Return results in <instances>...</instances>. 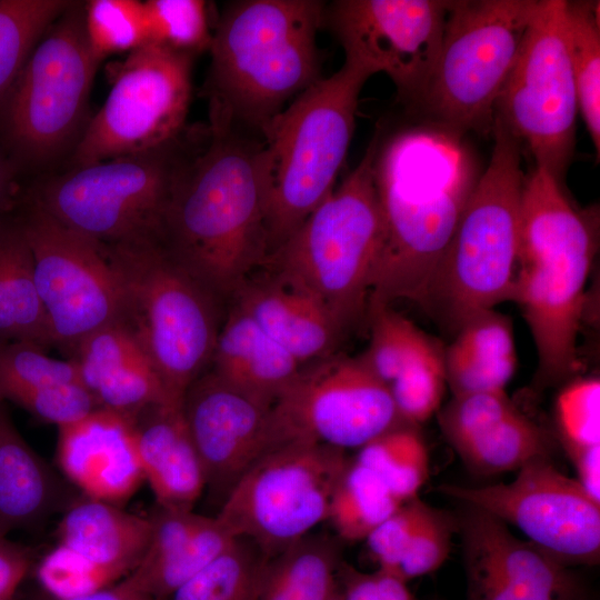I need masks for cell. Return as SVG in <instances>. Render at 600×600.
Wrapping results in <instances>:
<instances>
[{
	"label": "cell",
	"mask_w": 600,
	"mask_h": 600,
	"mask_svg": "<svg viewBox=\"0 0 600 600\" xmlns=\"http://www.w3.org/2000/svg\"><path fill=\"white\" fill-rule=\"evenodd\" d=\"M208 138L179 172L159 240L228 308L269 256L263 142L213 119Z\"/></svg>",
	"instance_id": "cell-1"
},
{
	"label": "cell",
	"mask_w": 600,
	"mask_h": 600,
	"mask_svg": "<svg viewBox=\"0 0 600 600\" xmlns=\"http://www.w3.org/2000/svg\"><path fill=\"white\" fill-rule=\"evenodd\" d=\"M477 180L462 137L439 127L403 129L379 143L373 181L383 239L369 302L421 304Z\"/></svg>",
	"instance_id": "cell-2"
},
{
	"label": "cell",
	"mask_w": 600,
	"mask_h": 600,
	"mask_svg": "<svg viewBox=\"0 0 600 600\" xmlns=\"http://www.w3.org/2000/svg\"><path fill=\"white\" fill-rule=\"evenodd\" d=\"M326 2L241 0L224 6L212 31L204 84L210 119L254 129L322 78L317 34Z\"/></svg>",
	"instance_id": "cell-3"
},
{
	"label": "cell",
	"mask_w": 600,
	"mask_h": 600,
	"mask_svg": "<svg viewBox=\"0 0 600 600\" xmlns=\"http://www.w3.org/2000/svg\"><path fill=\"white\" fill-rule=\"evenodd\" d=\"M594 223L544 169L526 174L511 300L519 303L537 353V382L552 386L576 369Z\"/></svg>",
	"instance_id": "cell-4"
},
{
	"label": "cell",
	"mask_w": 600,
	"mask_h": 600,
	"mask_svg": "<svg viewBox=\"0 0 600 600\" xmlns=\"http://www.w3.org/2000/svg\"><path fill=\"white\" fill-rule=\"evenodd\" d=\"M372 76L344 58L337 72L298 94L264 131L269 254L336 188L353 136L359 96Z\"/></svg>",
	"instance_id": "cell-5"
},
{
	"label": "cell",
	"mask_w": 600,
	"mask_h": 600,
	"mask_svg": "<svg viewBox=\"0 0 600 600\" xmlns=\"http://www.w3.org/2000/svg\"><path fill=\"white\" fill-rule=\"evenodd\" d=\"M493 149L421 306L453 331L473 314L511 300L526 174L521 144L493 121Z\"/></svg>",
	"instance_id": "cell-6"
},
{
	"label": "cell",
	"mask_w": 600,
	"mask_h": 600,
	"mask_svg": "<svg viewBox=\"0 0 600 600\" xmlns=\"http://www.w3.org/2000/svg\"><path fill=\"white\" fill-rule=\"evenodd\" d=\"M376 134L363 157L262 268L321 302L347 331L367 311L382 248L373 162Z\"/></svg>",
	"instance_id": "cell-7"
},
{
	"label": "cell",
	"mask_w": 600,
	"mask_h": 600,
	"mask_svg": "<svg viewBox=\"0 0 600 600\" xmlns=\"http://www.w3.org/2000/svg\"><path fill=\"white\" fill-rule=\"evenodd\" d=\"M103 246L122 288L121 322L144 349L168 397L182 403L211 363L228 308L160 240Z\"/></svg>",
	"instance_id": "cell-8"
},
{
	"label": "cell",
	"mask_w": 600,
	"mask_h": 600,
	"mask_svg": "<svg viewBox=\"0 0 600 600\" xmlns=\"http://www.w3.org/2000/svg\"><path fill=\"white\" fill-rule=\"evenodd\" d=\"M540 0H450L441 48L417 107L463 137L492 132L494 106Z\"/></svg>",
	"instance_id": "cell-9"
},
{
	"label": "cell",
	"mask_w": 600,
	"mask_h": 600,
	"mask_svg": "<svg viewBox=\"0 0 600 600\" xmlns=\"http://www.w3.org/2000/svg\"><path fill=\"white\" fill-rule=\"evenodd\" d=\"M101 60L91 50L83 4L72 2L43 33L0 103L1 143L18 163L39 164L77 144Z\"/></svg>",
	"instance_id": "cell-10"
},
{
	"label": "cell",
	"mask_w": 600,
	"mask_h": 600,
	"mask_svg": "<svg viewBox=\"0 0 600 600\" xmlns=\"http://www.w3.org/2000/svg\"><path fill=\"white\" fill-rule=\"evenodd\" d=\"M179 140L73 167L40 184L28 201L101 244L159 239L174 183L189 157Z\"/></svg>",
	"instance_id": "cell-11"
},
{
	"label": "cell",
	"mask_w": 600,
	"mask_h": 600,
	"mask_svg": "<svg viewBox=\"0 0 600 600\" xmlns=\"http://www.w3.org/2000/svg\"><path fill=\"white\" fill-rule=\"evenodd\" d=\"M351 459L322 443L293 440L260 456L216 516L234 538L270 558L328 520L333 490Z\"/></svg>",
	"instance_id": "cell-12"
},
{
	"label": "cell",
	"mask_w": 600,
	"mask_h": 600,
	"mask_svg": "<svg viewBox=\"0 0 600 600\" xmlns=\"http://www.w3.org/2000/svg\"><path fill=\"white\" fill-rule=\"evenodd\" d=\"M193 58L149 43L110 63L109 94L73 148V167L152 151L181 138Z\"/></svg>",
	"instance_id": "cell-13"
},
{
	"label": "cell",
	"mask_w": 600,
	"mask_h": 600,
	"mask_svg": "<svg viewBox=\"0 0 600 600\" xmlns=\"http://www.w3.org/2000/svg\"><path fill=\"white\" fill-rule=\"evenodd\" d=\"M563 0H540L499 93L494 118L562 182L576 146L578 97L562 26Z\"/></svg>",
	"instance_id": "cell-14"
},
{
	"label": "cell",
	"mask_w": 600,
	"mask_h": 600,
	"mask_svg": "<svg viewBox=\"0 0 600 600\" xmlns=\"http://www.w3.org/2000/svg\"><path fill=\"white\" fill-rule=\"evenodd\" d=\"M18 219L32 252L51 346L69 354L92 332L122 320V288L103 244L29 201Z\"/></svg>",
	"instance_id": "cell-15"
},
{
	"label": "cell",
	"mask_w": 600,
	"mask_h": 600,
	"mask_svg": "<svg viewBox=\"0 0 600 600\" xmlns=\"http://www.w3.org/2000/svg\"><path fill=\"white\" fill-rule=\"evenodd\" d=\"M400 424L389 386L361 358L333 353L302 366L276 399L272 448L307 440L346 451Z\"/></svg>",
	"instance_id": "cell-16"
},
{
	"label": "cell",
	"mask_w": 600,
	"mask_h": 600,
	"mask_svg": "<svg viewBox=\"0 0 600 600\" xmlns=\"http://www.w3.org/2000/svg\"><path fill=\"white\" fill-rule=\"evenodd\" d=\"M438 490L511 523L531 543L568 567L599 563L600 502L577 479L560 472L550 457L531 459L508 483H444Z\"/></svg>",
	"instance_id": "cell-17"
},
{
	"label": "cell",
	"mask_w": 600,
	"mask_h": 600,
	"mask_svg": "<svg viewBox=\"0 0 600 600\" xmlns=\"http://www.w3.org/2000/svg\"><path fill=\"white\" fill-rule=\"evenodd\" d=\"M448 7L447 0H337L326 4L322 27L344 58L386 73L399 99L417 109L439 57Z\"/></svg>",
	"instance_id": "cell-18"
},
{
	"label": "cell",
	"mask_w": 600,
	"mask_h": 600,
	"mask_svg": "<svg viewBox=\"0 0 600 600\" xmlns=\"http://www.w3.org/2000/svg\"><path fill=\"white\" fill-rule=\"evenodd\" d=\"M463 506L459 524L466 600H587L584 587L568 566L516 538L493 516Z\"/></svg>",
	"instance_id": "cell-19"
},
{
	"label": "cell",
	"mask_w": 600,
	"mask_h": 600,
	"mask_svg": "<svg viewBox=\"0 0 600 600\" xmlns=\"http://www.w3.org/2000/svg\"><path fill=\"white\" fill-rule=\"evenodd\" d=\"M272 406L211 369L187 389L183 417L206 487L222 501L240 476L273 446Z\"/></svg>",
	"instance_id": "cell-20"
},
{
	"label": "cell",
	"mask_w": 600,
	"mask_h": 600,
	"mask_svg": "<svg viewBox=\"0 0 600 600\" xmlns=\"http://www.w3.org/2000/svg\"><path fill=\"white\" fill-rule=\"evenodd\" d=\"M58 430V464L84 497L118 504L144 481L130 419L100 408Z\"/></svg>",
	"instance_id": "cell-21"
},
{
	"label": "cell",
	"mask_w": 600,
	"mask_h": 600,
	"mask_svg": "<svg viewBox=\"0 0 600 600\" xmlns=\"http://www.w3.org/2000/svg\"><path fill=\"white\" fill-rule=\"evenodd\" d=\"M69 359L101 409L131 419L151 404L174 402L144 349L121 321L82 339Z\"/></svg>",
	"instance_id": "cell-22"
},
{
	"label": "cell",
	"mask_w": 600,
	"mask_h": 600,
	"mask_svg": "<svg viewBox=\"0 0 600 600\" xmlns=\"http://www.w3.org/2000/svg\"><path fill=\"white\" fill-rule=\"evenodd\" d=\"M230 303L301 366L333 354L346 332L314 297L264 268L240 286Z\"/></svg>",
	"instance_id": "cell-23"
},
{
	"label": "cell",
	"mask_w": 600,
	"mask_h": 600,
	"mask_svg": "<svg viewBox=\"0 0 600 600\" xmlns=\"http://www.w3.org/2000/svg\"><path fill=\"white\" fill-rule=\"evenodd\" d=\"M144 480L159 507L192 510L206 477L182 403L151 404L130 419Z\"/></svg>",
	"instance_id": "cell-24"
},
{
	"label": "cell",
	"mask_w": 600,
	"mask_h": 600,
	"mask_svg": "<svg viewBox=\"0 0 600 600\" xmlns=\"http://www.w3.org/2000/svg\"><path fill=\"white\" fill-rule=\"evenodd\" d=\"M149 516L130 513L116 503L84 497L67 508L58 544L77 553L114 582L130 574L149 542Z\"/></svg>",
	"instance_id": "cell-25"
},
{
	"label": "cell",
	"mask_w": 600,
	"mask_h": 600,
	"mask_svg": "<svg viewBox=\"0 0 600 600\" xmlns=\"http://www.w3.org/2000/svg\"><path fill=\"white\" fill-rule=\"evenodd\" d=\"M211 370L238 389L273 404L301 364L238 306H228Z\"/></svg>",
	"instance_id": "cell-26"
},
{
	"label": "cell",
	"mask_w": 600,
	"mask_h": 600,
	"mask_svg": "<svg viewBox=\"0 0 600 600\" xmlns=\"http://www.w3.org/2000/svg\"><path fill=\"white\" fill-rule=\"evenodd\" d=\"M61 486L28 444L0 400V537L42 521L61 501Z\"/></svg>",
	"instance_id": "cell-27"
},
{
	"label": "cell",
	"mask_w": 600,
	"mask_h": 600,
	"mask_svg": "<svg viewBox=\"0 0 600 600\" xmlns=\"http://www.w3.org/2000/svg\"><path fill=\"white\" fill-rule=\"evenodd\" d=\"M0 341L51 346L33 258L18 218L0 219Z\"/></svg>",
	"instance_id": "cell-28"
},
{
	"label": "cell",
	"mask_w": 600,
	"mask_h": 600,
	"mask_svg": "<svg viewBox=\"0 0 600 600\" xmlns=\"http://www.w3.org/2000/svg\"><path fill=\"white\" fill-rule=\"evenodd\" d=\"M340 562L333 539L308 533L266 558L258 600H329L339 588Z\"/></svg>",
	"instance_id": "cell-29"
},
{
	"label": "cell",
	"mask_w": 600,
	"mask_h": 600,
	"mask_svg": "<svg viewBox=\"0 0 600 600\" xmlns=\"http://www.w3.org/2000/svg\"><path fill=\"white\" fill-rule=\"evenodd\" d=\"M599 1L562 3L566 47L574 80L579 113L600 157V14Z\"/></svg>",
	"instance_id": "cell-30"
},
{
	"label": "cell",
	"mask_w": 600,
	"mask_h": 600,
	"mask_svg": "<svg viewBox=\"0 0 600 600\" xmlns=\"http://www.w3.org/2000/svg\"><path fill=\"white\" fill-rule=\"evenodd\" d=\"M462 462L483 476L519 470L538 457H550L548 434L519 410L453 448Z\"/></svg>",
	"instance_id": "cell-31"
},
{
	"label": "cell",
	"mask_w": 600,
	"mask_h": 600,
	"mask_svg": "<svg viewBox=\"0 0 600 600\" xmlns=\"http://www.w3.org/2000/svg\"><path fill=\"white\" fill-rule=\"evenodd\" d=\"M234 538L217 517H204L186 541L151 561H141L127 578L153 600H164L197 574Z\"/></svg>",
	"instance_id": "cell-32"
},
{
	"label": "cell",
	"mask_w": 600,
	"mask_h": 600,
	"mask_svg": "<svg viewBox=\"0 0 600 600\" xmlns=\"http://www.w3.org/2000/svg\"><path fill=\"white\" fill-rule=\"evenodd\" d=\"M401 504L374 472L353 459L333 490L328 520L341 539L366 540Z\"/></svg>",
	"instance_id": "cell-33"
},
{
	"label": "cell",
	"mask_w": 600,
	"mask_h": 600,
	"mask_svg": "<svg viewBox=\"0 0 600 600\" xmlns=\"http://www.w3.org/2000/svg\"><path fill=\"white\" fill-rule=\"evenodd\" d=\"M357 462L374 472L391 493L406 502L418 497L429 477V453L417 428L400 424L361 448Z\"/></svg>",
	"instance_id": "cell-34"
},
{
	"label": "cell",
	"mask_w": 600,
	"mask_h": 600,
	"mask_svg": "<svg viewBox=\"0 0 600 600\" xmlns=\"http://www.w3.org/2000/svg\"><path fill=\"white\" fill-rule=\"evenodd\" d=\"M264 561L253 542L237 538L164 600H258Z\"/></svg>",
	"instance_id": "cell-35"
},
{
	"label": "cell",
	"mask_w": 600,
	"mask_h": 600,
	"mask_svg": "<svg viewBox=\"0 0 600 600\" xmlns=\"http://www.w3.org/2000/svg\"><path fill=\"white\" fill-rule=\"evenodd\" d=\"M71 3L64 0H0V103L43 33Z\"/></svg>",
	"instance_id": "cell-36"
},
{
	"label": "cell",
	"mask_w": 600,
	"mask_h": 600,
	"mask_svg": "<svg viewBox=\"0 0 600 600\" xmlns=\"http://www.w3.org/2000/svg\"><path fill=\"white\" fill-rule=\"evenodd\" d=\"M369 347L361 360L389 384L430 343L431 339L390 304L370 301Z\"/></svg>",
	"instance_id": "cell-37"
},
{
	"label": "cell",
	"mask_w": 600,
	"mask_h": 600,
	"mask_svg": "<svg viewBox=\"0 0 600 600\" xmlns=\"http://www.w3.org/2000/svg\"><path fill=\"white\" fill-rule=\"evenodd\" d=\"M83 24L88 43L101 61L150 43L144 1L90 0L83 3Z\"/></svg>",
	"instance_id": "cell-38"
},
{
	"label": "cell",
	"mask_w": 600,
	"mask_h": 600,
	"mask_svg": "<svg viewBox=\"0 0 600 600\" xmlns=\"http://www.w3.org/2000/svg\"><path fill=\"white\" fill-rule=\"evenodd\" d=\"M388 386L403 423L427 421L439 411L446 391L444 351L432 340Z\"/></svg>",
	"instance_id": "cell-39"
},
{
	"label": "cell",
	"mask_w": 600,
	"mask_h": 600,
	"mask_svg": "<svg viewBox=\"0 0 600 600\" xmlns=\"http://www.w3.org/2000/svg\"><path fill=\"white\" fill-rule=\"evenodd\" d=\"M150 43L192 57L209 50L212 31L208 3L202 0L144 1Z\"/></svg>",
	"instance_id": "cell-40"
},
{
	"label": "cell",
	"mask_w": 600,
	"mask_h": 600,
	"mask_svg": "<svg viewBox=\"0 0 600 600\" xmlns=\"http://www.w3.org/2000/svg\"><path fill=\"white\" fill-rule=\"evenodd\" d=\"M28 341H0V400L12 392L80 381L76 363L49 357Z\"/></svg>",
	"instance_id": "cell-41"
},
{
	"label": "cell",
	"mask_w": 600,
	"mask_h": 600,
	"mask_svg": "<svg viewBox=\"0 0 600 600\" xmlns=\"http://www.w3.org/2000/svg\"><path fill=\"white\" fill-rule=\"evenodd\" d=\"M517 411L506 391L473 392L453 396L439 409L438 421L444 438L454 448Z\"/></svg>",
	"instance_id": "cell-42"
},
{
	"label": "cell",
	"mask_w": 600,
	"mask_h": 600,
	"mask_svg": "<svg viewBox=\"0 0 600 600\" xmlns=\"http://www.w3.org/2000/svg\"><path fill=\"white\" fill-rule=\"evenodd\" d=\"M556 416L562 446L600 444V380L579 378L558 394Z\"/></svg>",
	"instance_id": "cell-43"
},
{
	"label": "cell",
	"mask_w": 600,
	"mask_h": 600,
	"mask_svg": "<svg viewBox=\"0 0 600 600\" xmlns=\"http://www.w3.org/2000/svg\"><path fill=\"white\" fill-rule=\"evenodd\" d=\"M10 401L41 421L59 428L72 424L100 409L89 390L80 382H64L10 393Z\"/></svg>",
	"instance_id": "cell-44"
},
{
	"label": "cell",
	"mask_w": 600,
	"mask_h": 600,
	"mask_svg": "<svg viewBox=\"0 0 600 600\" xmlns=\"http://www.w3.org/2000/svg\"><path fill=\"white\" fill-rule=\"evenodd\" d=\"M36 574L41 587L54 600L84 596L117 583L107 573L61 544H57L40 560Z\"/></svg>",
	"instance_id": "cell-45"
},
{
	"label": "cell",
	"mask_w": 600,
	"mask_h": 600,
	"mask_svg": "<svg viewBox=\"0 0 600 600\" xmlns=\"http://www.w3.org/2000/svg\"><path fill=\"white\" fill-rule=\"evenodd\" d=\"M453 526L448 513L427 504L397 576L408 582L438 570L450 553Z\"/></svg>",
	"instance_id": "cell-46"
},
{
	"label": "cell",
	"mask_w": 600,
	"mask_h": 600,
	"mask_svg": "<svg viewBox=\"0 0 600 600\" xmlns=\"http://www.w3.org/2000/svg\"><path fill=\"white\" fill-rule=\"evenodd\" d=\"M444 354L474 360H496L516 356L511 321L493 309L469 318Z\"/></svg>",
	"instance_id": "cell-47"
},
{
	"label": "cell",
	"mask_w": 600,
	"mask_h": 600,
	"mask_svg": "<svg viewBox=\"0 0 600 600\" xmlns=\"http://www.w3.org/2000/svg\"><path fill=\"white\" fill-rule=\"evenodd\" d=\"M426 507L418 497L403 502L367 537L369 551L380 570L397 576Z\"/></svg>",
	"instance_id": "cell-48"
},
{
	"label": "cell",
	"mask_w": 600,
	"mask_h": 600,
	"mask_svg": "<svg viewBox=\"0 0 600 600\" xmlns=\"http://www.w3.org/2000/svg\"><path fill=\"white\" fill-rule=\"evenodd\" d=\"M447 386L453 396L473 392L504 391L512 378L517 357L474 360L444 354Z\"/></svg>",
	"instance_id": "cell-49"
},
{
	"label": "cell",
	"mask_w": 600,
	"mask_h": 600,
	"mask_svg": "<svg viewBox=\"0 0 600 600\" xmlns=\"http://www.w3.org/2000/svg\"><path fill=\"white\" fill-rule=\"evenodd\" d=\"M338 578L343 600H416L407 581L380 569L367 573L341 561Z\"/></svg>",
	"instance_id": "cell-50"
},
{
	"label": "cell",
	"mask_w": 600,
	"mask_h": 600,
	"mask_svg": "<svg viewBox=\"0 0 600 600\" xmlns=\"http://www.w3.org/2000/svg\"><path fill=\"white\" fill-rule=\"evenodd\" d=\"M32 550L0 537V600H12L32 564Z\"/></svg>",
	"instance_id": "cell-51"
},
{
	"label": "cell",
	"mask_w": 600,
	"mask_h": 600,
	"mask_svg": "<svg viewBox=\"0 0 600 600\" xmlns=\"http://www.w3.org/2000/svg\"><path fill=\"white\" fill-rule=\"evenodd\" d=\"M576 472L577 481L598 502H600V444L563 446Z\"/></svg>",
	"instance_id": "cell-52"
},
{
	"label": "cell",
	"mask_w": 600,
	"mask_h": 600,
	"mask_svg": "<svg viewBox=\"0 0 600 600\" xmlns=\"http://www.w3.org/2000/svg\"><path fill=\"white\" fill-rule=\"evenodd\" d=\"M17 163L0 142V219L14 209L18 196Z\"/></svg>",
	"instance_id": "cell-53"
},
{
	"label": "cell",
	"mask_w": 600,
	"mask_h": 600,
	"mask_svg": "<svg viewBox=\"0 0 600 600\" xmlns=\"http://www.w3.org/2000/svg\"><path fill=\"white\" fill-rule=\"evenodd\" d=\"M63 600H153L139 590L127 577L98 591Z\"/></svg>",
	"instance_id": "cell-54"
},
{
	"label": "cell",
	"mask_w": 600,
	"mask_h": 600,
	"mask_svg": "<svg viewBox=\"0 0 600 600\" xmlns=\"http://www.w3.org/2000/svg\"><path fill=\"white\" fill-rule=\"evenodd\" d=\"M329 600H343L340 584H339V588L336 590V592L332 594V597Z\"/></svg>",
	"instance_id": "cell-55"
},
{
	"label": "cell",
	"mask_w": 600,
	"mask_h": 600,
	"mask_svg": "<svg viewBox=\"0 0 600 600\" xmlns=\"http://www.w3.org/2000/svg\"><path fill=\"white\" fill-rule=\"evenodd\" d=\"M433 600H439V599H433Z\"/></svg>",
	"instance_id": "cell-56"
},
{
	"label": "cell",
	"mask_w": 600,
	"mask_h": 600,
	"mask_svg": "<svg viewBox=\"0 0 600 600\" xmlns=\"http://www.w3.org/2000/svg\"><path fill=\"white\" fill-rule=\"evenodd\" d=\"M13 600V599H12Z\"/></svg>",
	"instance_id": "cell-57"
}]
</instances>
